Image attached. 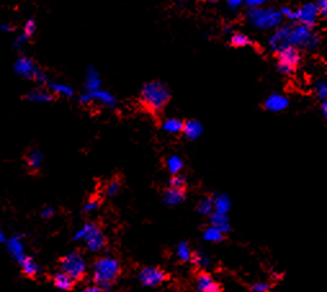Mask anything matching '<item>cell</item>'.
Masks as SVG:
<instances>
[{"label":"cell","mask_w":327,"mask_h":292,"mask_svg":"<svg viewBox=\"0 0 327 292\" xmlns=\"http://www.w3.org/2000/svg\"><path fill=\"white\" fill-rule=\"evenodd\" d=\"M267 108L271 110V111H281V110L285 108L287 106V99L283 97H280V95H272L266 103Z\"/></svg>","instance_id":"obj_20"},{"label":"cell","mask_w":327,"mask_h":292,"mask_svg":"<svg viewBox=\"0 0 327 292\" xmlns=\"http://www.w3.org/2000/svg\"><path fill=\"white\" fill-rule=\"evenodd\" d=\"M26 166L31 173H38L43 164V153L38 148H31L26 153Z\"/></svg>","instance_id":"obj_16"},{"label":"cell","mask_w":327,"mask_h":292,"mask_svg":"<svg viewBox=\"0 0 327 292\" xmlns=\"http://www.w3.org/2000/svg\"><path fill=\"white\" fill-rule=\"evenodd\" d=\"M318 42V35L313 32L312 27H307L304 25L291 27L290 36H288V45H291V47L313 49L317 47Z\"/></svg>","instance_id":"obj_6"},{"label":"cell","mask_w":327,"mask_h":292,"mask_svg":"<svg viewBox=\"0 0 327 292\" xmlns=\"http://www.w3.org/2000/svg\"><path fill=\"white\" fill-rule=\"evenodd\" d=\"M231 43H232L233 47L243 48V47H247V45L251 44V40H250L249 38H247L246 35H245V33L237 32L232 36V39H231Z\"/></svg>","instance_id":"obj_22"},{"label":"cell","mask_w":327,"mask_h":292,"mask_svg":"<svg viewBox=\"0 0 327 292\" xmlns=\"http://www.w3.org/2000/svg\"><path fill=\"white\" fill-rule=\"evenodd\" d=\"M168 165H170L169 170H170L173 175L178 174L179 170L182 169V161H180L178 157H170V159L168 160Z\"/></svg>","instance_id":"obj_25"},{"label":"cell","mask_w":327,"mask_h":292,"mask_svg":"<svg viewBox=\"0 0 327 292\" xmlns=\"http://www.w3.org/2000/svg\"><path fill=\"white\" fill-rule=\"evenodd\" d=\"M7 246H8V252L11 253V256L16 262L21 263L26 258L22 237L13 236L7 241Z\"/></svg>","instance_id":"obj_13"},{"label":"cell","mask_w":327,"mask_h":292,"mask_svg":"<svg viewBox=\"0 0 327 292\" xmlns=\"http://www.w3.org/2000/svg\"><path fill=\"white\" fill-rule=\"evenodd\" d=\"M80 236L84 238L87 247L90 251H94V252L95 251H101L108 243V239L104 236L102 228L95 223H88Z\"/></svg>","instance_id":"obj_8"},{"label":"cell","mask_w":327,"mask_h":292,"mask_svg":"<svg viewBox=\"0 0 327 292\" xmlns=\"http://www.w3.org/2000/svg\"><path fill=\"white\" fill-rule=\"evenodd\" d=\"M183 124H185V121H182V120L168 119L162 123V128H164L165 131H169L171 134H178L182 133Z\"/></svg>","instance_id":"obj_21"},{"label":"cell","mask_w":327,"mask_h":292,"mask_svg":"<svg viewBox=\"0 0 327 292\" xmlns=\"http://www.w3.org/2000/svg\"><path fill=\"white\" fill-rule=\"evenodd\" d=\"M250 23L262 30L278 27L282 22V14L273 8H251L247 13Z\"/></svg>","instance_id":"obj_4"},{"label":"cell","mask_w":327,"mask_h":292,"mask_svg":"<svg viewBox=\"0 0 327 292\" xmlns=\"http://www.w3.org/2000/svg\"><path fill=\"white\" fill-rule=\"evenodd\" d=\"M81 292H106V289L102 288V287L97 286V284H92V286H88L85 287L84 289Z\"/></svg>","instance_id":"obj_31"},{"label":"cell","mask_w":327,"mask_h":292,"mask_svg":"<svg viewBox=\"0 0 327 292\" xmlns=\"http://www.w3.org/2000/svg\"><path fill=\"white\" fill-rule=\"evenodd\" d=\"M58 263L62 272L68 274L76 283L84 281L85 277H87V262H85L84 256L80 251H72V252L66 253L64 256H62Z\"/></svg>","instance_id":"obj_3"},{"label":"cell","mask_w":327,"mask_h":292,"mask_svg":"<svg viewBox=\"0 0 327 292\" xmlns=\"http://www.w3.org/2000/svg\"><path fill=\"white\" fill-rule=\"evenodd\" d=\"M319 13L317 6L313 3H307L300 7L297 11V21H299L300 25H304L307 27H313L318 20Z\"/></svg>","instance_id":"obj_12"},{"label":"cell","mask_w":327,"mask_h":292,"mask_svg":"<svg viewBox=\"0 0 327 292\" xmlns=\"http://www.w3.org/2000/svg\"><path fill=\"white\" fill-rule=\"evenodd\" d=\"M13 71L26 80H32L35 83L45 84L48 81L47 75L40 70V67L26 54H21L13 63Z\"/></svg>","instance_id":"obj_5"},{"label":"cell","mask_w":327,"mask_h":292,"mask_svg":"<svg viewBox=\"0 0 327 292\" xmlns=\"http://www.w3.org/2000/svg\"><path fill=\"white\" fill-rule=\"evenodd\" d=\"M326 106H327V103L323 102V106H322V111H323L324 116H326Z\"/></svg>","instance_id":"obj_37"},{"label":"cell","mask_w":327,"mask_h":292,"mask_svg":"<svg viewBox=\"0 0 327 292\" xmlns=\"http://www.w3.org/2000/svg\"><path fill=\"white\" fill-rule=\"evenodd\" d=\"M170 90L165 84L160 81H151L143 85L139 95V103L146 112L159 120L162 116L165 107L170 102Z\"/></svg>","instance_id":"obj_1"},{"label":"cell","mask_w":327,"mask_h":292,"mask_svg":"<svg viewBox=\"0 0 327 292\" xmlns=\"http://www.w3.org/2000/svg\"><path fill=\"white\" fill-rule=\"evenodd\" d=\"M210 2H216V0H210Z\"/></svg>","instance_id":"obj_39"},{"label":"cell","mask_w":327,"mask_h":292,"mask_svg":"<svg viewBox=\"0 0 327 292\" xmlns=\"http://www.w3.org/2000/svg\"><path fill=\"white\" fill-rule=\"evenodd\" d=\"M264 292H274V291H271V289H268V291H264Z\"/></svg>","instance_id":"obj_38"},{"label":"cell","mask_w":327,"mask_h":292,"mask_svg":"<svg viewBox=\"0 0 327 292\" xmlns=\"http://www.w3.org/2000/svg\"><path fill=\"white\" fill-rule=\"evenodd\" d=\"M21 264V270H22V274L26 276L27 278L34 279L35 277L39 274L40 272V267L35 259H32L31 256H26L25 259L20 263Z\"/></svg>","instance_id":"obj_17"},{"label":"cell","mask_w":327,"mask_h":292,"mask_svg":"<svg viewBox=\"0 0 327 292\" xmlns=\"http://www.w3.org/2000/svg\"><path fill=\"white\" fill-rule=\"evenodd\" d=\"M227 2H228V6L232 7L233 9H236L238 8V7L242 6V4H245L246 0H227Z\"/></svg>","instance_id":"obj_33"},{"label":"cell","mask_w":327,"mask_h":292,"mask_svg":"<svg viewBox=\"0 0 327 292\" xmlns=\"http://www.w3.org/2000/svg\"><path fill=\"white\" fill-rule=\"evenodd\" d=\"M196 292H223V286L206 270H199L195 276Z\"/></svg>","instance_id":"obj_11"},{"label":"cell","mask_w":327,"mask_h":292,"mask_svg":"<svg viewBox=\"0 0 327 292\" xmlns=\"http://www.w3.org/2000/svg\"><path fill=\"white\" fill-rule=\"evenodd\" d=\"M49 88L52 89V92L56 93V94H61V95H70L71 93H72V90L70 89L68 87H66V85H63V84H51L49 85Z\"/></svg>","instance_id":"obj_24"},{"label":"cell","mask_w":327,"mask_h":292,"mask_svg":"<svg viewBox=\"0 0 327 292\" xmlns=\"http://www.w3.org/2000/svg\"><path fill=\"white\" fill-rule=\"evenodd\" d=\"M291 26H281L276 32L273 33V36L271 38V47L273 48L276 52L281 50L282 48L288 45V36H290Z\"/></svg>","instance_id":"obj_14"},{"label":"cell","mask_w":327,"mask_h":292,"mask_svg":"<svg viewBox=\"0 0 327 292\" xmlns=\"http://www.w3.org/2000/svg\"><path fill=\"white\" fill-rule=\"evenodd\" d=\"M188 184L187 180L182 175H173L169 180V188L165 192L166 202L169 203H178L186 198L187 193Z\"/></svg>","instance_id":"obj_10"},{"label":"cell","mask_w":327,"mask_h":292,"mask_svg":"<svg viewBox=\"0 0 327 292\" xmlns=\"http://www.w3.org/2000/svg\"><path fill=\"white\" fill-rule=\"evenodd\" d=\"M280 13L282 14V17L287 18V20L297 21V11H293L291 8H287V7H285V8L281 9Z\"/></svg>","instance_id":"obj_26"},{"label":"cell","mask_w":327,"mask_h":292,"mask_svg":"<svg viewBox=\"0 0 327 292\" xmlns=\"http://www.w3.org/2000/svg\"><path fill=\"white\" fill-rule=\"evenodd\" d=\"M277 59H278L277 66L280 72H282L283 75H293L300 63V53L298 48L287 45L277 52Z\"/></svg>","instance_id":"obj_7"},{"label":"cell","mask_w":327,"mask_h":292,"mask_svg":"<svg viewBox=\"0 0 327 292\" xmlns=\"http://www.w3.org/2000/svg\"><path fill=\"white\" fill-rule=\"evenodd\" d=\"M316 6H317V9H318L319 16L326 17L327 16V0H318Z\"/></svg>","instance_id":"obj_27"},{"label":"cell","mask_w":327,"mask_h":292,"mask_svg":"<svg viewBox=\"0 0 327 292\" xmlns=\"http://www.w3.org/2000/svg\"><path fill=\"white\" fill-rule=\"evenodd\" d=\"M26 99L28 102L32 103H44V102H49V100L53 99L52 94L49 92L44 89H32L30 92L26 93L25 95Z\"/></svg>","instance_id":"obj_19"},{"label":"cell","mask_w":327,"mask_h":292,"mask_svg":"<svg viewBox=\"0 0 327 292\" xmlns=\"http://www.w3.org/2000/svg\"><path fill=\"white\" fill-rule=\"evenodd\" d=\"M250 289H252V291H255V292H264V291H268L269 286L268 284H264V283H257V284H254V286H252Z\"/></svg>","instance_id":"obj_32"},{"label":"cell","mask_w":327,"mask_h":292,"mask_svg":"<svg viewBox=\"0 0 327 292\" xmlns=\"http://www.w3.org/2000/svg\"><path fill=\"white\" fill-rule=\"evenodd\" d=\"M178 253H179V258H182L183 260L190 259V251H188L187 246L186 245H180V247H179L178 250Z\"/></svg>","instance_id":"obj_29"},{"label":"cell","mask_w":327,"mask_h":292,"mask_svg":"<svg viewBox=\"0 0 327 292\" xmlns=\"http://www.w3.org/2000/svg\"><path fill=\"white\" fill-rule=\"evenodd\" d=\"M4 241H6V234H4L3 229L0 228V243L4 242Z\"/></svg>","instance_id":"obj_35"},{"label":"cell","mask_w":327,"mask_h":292,"mask_svg":"<svg viewBox=\"0 0 327 292\" xmlns=\"http://www.w3.org/2000/svg\"><path fill=\"white\" fill-rule=\"evenodd\" d=\"M182 133H185V135L187 136L188 139H196L199 138L202 133V126L199 121H195V120H190V121H186L183 124V130Z\"/></svg>","instance_id":"obj_18"},{"label":"cell","mask_w":327,"mask_h":292,"mask_svg":"<svg viewBox=\"0 0 327 292\" xmlns=\"http://www.w3.org/2000/svg\"><path fill=\"white\" fill-rule=\"evenodd\" d=\"M0 31H2V32H6V33L14 32V31H16V27H14V26L12 25V23L3 22L2 25H0Z\"/></svg>","instance_id":"obj_30"},{"label":"cell","mask_w":327,"mask_h":292,"mask_svg":"<svg viewBox=\"0 0 327 292\" xmlns=\"http://www.w3.org/2000/svg\"><path fill=\"white\" fill-rule=\"evenodd\" d=\"M138 279L144 287H159L170 279V274L161 267H143Z\"/></svg>","instance_id":"obj_9"},{"label":"cell","mask_w":327,"mask_h":292,"mask_svg":"<svg viewBox=\"0 0 327 292\" xmlns=\"http://www.w3.org/2000/svg\"><path fill=\"white\" fill-rule=\"evenodd\" d=\"M35 31H37V22H35L34 18H28V20L26 21L25 26H23L22 33H25L28 39H31V38L34 36Z\"/></svg>","instance_id":"obj_23"},{"label":"cell","mask_w":327,"mask_h":292,"mask_svg":"<svg viewBox=\"0 0 327 292\" xmlns=\"http://www.w3.org/2000/svg\"><path fill=\"white\" fill-rule=\"evenodd\" d=\"M318 92L321 97H324V95H326V85H324V84H321V85H319Z\"/></svg>","instance_id":"obj_34"},{"label":"cell","mask_w":327,"mask_h":292,"mask_svg":"<svg viewBox=\"0 0 327 292\" xmlns=\"http://www.w3.org/2000/svg\"><path fill=\"white\" fill-rule=\"evenodd\" d=\"M123 274L121 263L115 258L101 256L93 262V283L102 288L115 286Z\"/></svg>","instance_id":"obj_2"},{"label":"cell","mask_w":327,"mask_h":292,"mask_svg":"<svg viewBox=\"0 0 327 292\" xmlns=\"http://www.w3.org/2000/svg\"><path fill=\"white\" fill-rule=\"evenodd\" d=\"M49 215H52L51 210H44V211H43V216H44V217H48Z\"/></svg>","instance_id":"obj_36"},{"label":"cell","mask_w":327,"mask_h":292,"mask_svg":"<svg viewBox=\"0 0 327 292\" xmlns=\"http://www.w3.org/2000/svg\"><path fill=\"white\" fill-rule=\"evenodd\" d=\"M267 2L268 0H246L245 4H247L250 8H259V7H263Z\"/></svg>","instance_id":"obj_28"},{"label":"cell","mask_w":327,"mask_h":292,"mask_svg":"<svg viewBox=\"0 0 327 292\" xmlns=\"http://www.w3.org/2000/svg\"><path fill=\"white\" fill-rule=\"evenodd\" d=\"M52 283L56 288L61 289V291H72L76 286V282L71 278L68 274H66L62 270H58V272L53 273L51 277Z\"/></svg>","instance_id":"obj_15"}]
</instances>
